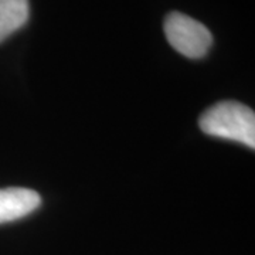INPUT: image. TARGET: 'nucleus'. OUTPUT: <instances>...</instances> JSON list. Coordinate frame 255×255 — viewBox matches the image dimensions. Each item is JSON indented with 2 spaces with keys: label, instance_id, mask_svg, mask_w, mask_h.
<instances>
[{
  "label": "nucleus",
  "instance_id": "20e7f679",
  "mask_svg": "<svg viewBox=\"0 0 255 255\" xmlns=\"http://www.w3.org/2000/svg\"><path fill=\"white\" fill-rule=\"evenodd\" d=\"M28 17V0H0V43L24 27Z\"/></svg>",
  "mask_w": 255,
  "mask_h": 255
},
{
  "label": "nucleus",
  "instance_id": "f257e3e1",
  "mask_svg": "<svg viewBox=\"0 0 255 255\" xmlns=\"http://www.w3.org/2000/svg\"><path fill=\"white\" fill-rule=\"evenodd\" d=\"M200 129L210 136L241 142L255 147V114L236 101H223L206 111L199 121Z\"/></svg>",
  "mask_w": 255,
  "mask_h": 255
},
{
  "label": "nucleus",
  "instance_id": "f03ea898",
  "mask_svg": "<svg viewBox=\"0 0 255 255\" xmlns=\"http://www.w3.org/2000/svg\"><path fill=\"white\" fill-rule=\"evenodd\" d=\"M163 28L169 44L187 58H201L213 46L209 28L180 11L169 13L164 18Z\"/></svg>",
  "mask_w": 255,
  "mask_h": 255
},
{
  "label": "nucleus",
  "instance_id": "7ed1b4c3",
  "mask_svg": "<svg viewBox=\"0 0 255 255\" xmlns=\"http://www.w3.org/2000/svg\"><path fill=\"white\" fill-rule=\"evenodd\" d=\"M41 206V197L24 187L0 189V224L23 219Z\"/></svg>",
  "mask_w": 255,
  "mask_h": 255
}]
</instances>
